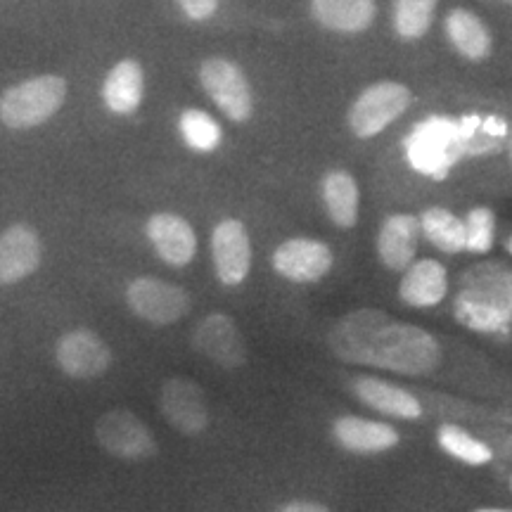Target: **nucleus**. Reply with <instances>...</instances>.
I'll use <instances>...</instances> for the list:
<instances>
[{"label":"nucleus","mask_w":512,"mask_h":512,"mask_svg":"<svg viewBox=\"0 0 512 512\" xmlns=\"http://www.w3.org/2000/svg\"><path fill=\"white\" fill-rule=\"evenodd\" d=\"M320 200L337 228H354L361 211V190L351 171L330 169L320 178Z\"/></svg>","instance_id":"nucleus-22"},{"label":"nucleus","mask_w":512,"mask_h":512,"mask_svg":"<svg viewBox=\"0 0 512 512\" xmlns=\"http://www.w3.org/2000/svg\"><path fill=\"white\" fill-rule=\"evenodd\" d=\"M67 100V81L57 74H41L15 83L0 95V124L12 131H27L46 124Z\"/></svg>","instance_id":"nucleus-3"},{"label":"nucleus","mask_w":512,"mask_h":512,"mask_svg":"<svg viewBox=\"0 0 512 512\" xmlns=\"http://www.w3.org/2000/svg\"><path fill=\"white\" fill-rule=\"evenodd\" d=\"M178 131H181L183 143L190 150L200 152V155H209L216 152L223 143L221 124L204 110H185L178 117Z\"/></svg>","instance_id":"nucleus-25"},{"label":"nucleus","mask_w":512,"mask_h":512,"mask_svg":"<svg viewBox=\"0 0 512 512\" xmlns=\"http://www.w3.org/2000/svg\"><path fill=\"white\" fill-rule=\"evenodd\" d=\"M437 444L441 446V451H446L448 456L465 465L479 467L494 460V451L484 441L472 437L463 427L451 425V422H446V425H441L437 430Z\"/></svg>","instance_id":"nucleus-26"},{"label":"nucleus","mask_w":512,"mask_h":512,"mask_svg":"<svg viewBox=\"0 0 512 512\" xmlns=\"http://www.w3.org/2000/svg\"><path fill=\"white\" fill-rule=\"evenodd\" d=\"M439 0H392V31L401 43H420L437 22Z\"/></svg>","instance_id":"nucleus-23"},{"label":"nucleus","mask_w":512,"mask_h":512,"mask_svg":"<svg viewBox=\"0 0 512 512\" xmlns=\"http://www.w3.org/2000/svg\"><path fill=\"white\" fill-rule=\"evenodd\" d=\"M465 223V252L486 254L496 240V214L489 207H475L467 211Z\"/></svg>","instance_id":"nucleus-27"},{"label":"nucleus","mask_w":512,"mask_h":512,"mask_svg":"<svg viewBox=\"0 0 512 512\" xmlns=\"http://www.w3.org/2000/svg\"><path fill=\"white\" fill-rule=\"evenodd\" d=\"M192 347L221 368H240L247 361V344L233 318L226 313H209L192 332Z\"/></svg>","instance_id":"nucleus-10"},{"label":"nucleus","mask_w":512,"mask_h":512,"mask_svg":"<svg viewBox=\"0 0 512 512\" xmlns=\"http://www.w3.org/2000/svg\"><path fill=\"white\" fill-rule=\"evenodd\" d=\"M202 91L214 102L216 110L233 124H245L254 114V91L245 69L223 55H211L197 69Z\"/></svg>","instance_id":"nucleus-5"},{"label":"nucleus","mask_w":512,"mask_h":512,"mask_svg":"<svg viewBox=\"0 0 512 512\" xmlns=\"http://www.w3.org/2000/svg\"><path fill=\"white\" fill-rule=\"evenodd\" d=\"M444 36L467 62H486L494 53V36L489 24L470 8H451L444 15Z\"/></svg>","instance_id":"nucleus-17"},{"label":"nucleus","mask_w":512,"mask_h":512,"mask_svg":"<svg viewBox=\"0 0 512 512\" xmlns=\"http://www.w3.org/2000/svg\"><path fill=\"white\" fill-rule=\"evenodd\" d=\"M126 304L140 320L157 325V328L178 323L190 311V297L181 285L162 278H150V275L128 283Z\"/></svg>","instance_id":"nucleus-6"},{"label":"nucleus","mask_w":512,"mask_h":512,"mask_svg":"<svg viewBox=\"0 0 512 512\" xmlns=\"http://www.w3.org/2000/svg\"><path fill=\"white\" fill-rule=\"evenodd\" d=\"M159 411L185 437H197L209 427V406L202 387L188 377H171L162 384Z\"/></svg>","instance_id":"nucleus-8"},{"label":"nucleus","mask_w":512,"mask_h":512,"mask_svg":"<svg viewBox=\"0 0 512 512\" xmlns=\"http://www.w3.org/2000/svg\"><path fill=\"white\" fill-rule=\"evenodd\" d=\"M174 3L181 10V15L195 24H204L214 19L221 8V0H174Z\"/></svg>","instance_id":"nucleus-28"},{"label":"nucleus","mask_w":512,"mask_h":512,"mask_svg":"<svg viewBox=\"0 0 512 512\" xmlns=\"http://www.w3.org/2000/svg\"><path fill=\"white\" fill-rule=\"evenodd\" d=\"M420 233L444 254L465 252V223L451 209L430 207L418 216Z\"/></svg>","instance_id":"nucleus-24"},{"label":"nucleus","mask_w":512,"mask_h":512,"mask_svg":"<svg viewBox=\"0 0 512 512\" xmlns=\"http://www.w3.org/2000/svg\"><path fill=\"white\" fill-rule=\"evenodd\" d=\"M448 292L446 266L434 259H418L406 266L399 283V299L413 309H432L444 302Z\"/></svg>","instance_id":"nucleus-21"},{"label":"nucleus","mask_w":512,"mask_h":512,"mask_svg":"<svg viewBox=\"0 0 512 512\" xmlns=\"http://www.w3.org/2000/svg\"><path fill=\"white\" fill-rule=\"evenodd\" d=\"M332 439L339 448L358 456L370 453H384L389 448L399 446V432L389 422L361 418V415H342L332 422Z\"/></svg>","instance_id":"nucleus-16"},{"label":"nucleus","mask_w":512,"mask_h":512,"mask_svg":"<svg viewBox=\"0 0 512 512\" xmlns=\"http://www.w3.org/2000/svg\"><path fill=\"white\" fill-rule=\"evenodd\" d=\"M43 261V242L27 223H15L0 233V285L29 278Z\"/></svg>","instance_id":"nucleus-15"},{"label":"nucleus","mask_w":512,"mask_h":512,"mask_svg":"<svg viewBox=\"0 0 512 512\" xmlns=\"http://www.w3.org/2000/svg\"><path fill=\"white\" fill-rule=\"evenodd\" d=\"M505 3H512V0H505Z\"/></svg>","instance_id":"nucleus-33"},{"label":"nucleus","mask_w":512,"mask_h":512,"mask_svg":"<svg viewBox=\"0 0 512 512\" xmlns=\"http://www.w3.org/2000/svg\"><path fill=\"white\" fill-rule=\"evenodd\" d=\"M211 261L221 285L238 287L252 268V240L238 219H226L211 230Z\"/></svg>","instance_id":"nucleus-11"},{"label":"nucleus","mask_w":512,"mask_h":512,"mask_svg":"<svg viewBox=\"0 0 512 512\" xmlns=\"http://www.w3.org/2000/svg\"><path fill=\"white\" fill-rule=\"evenodd\" d=\"M102 105L117 117H131L145 98V69L136 57H124L107 72L100 88Z\"/></svg>","instance_id":"nucleus-18"},{"label":"nucleus","mask_w":512,"mask_h":512,"mask_svg":"<svg viewBox=\"0 0 512 512\" xmlns=\"http://www.w3.org/2000/svg\"><path fill=\"white\" fill-rule=\"evenodd\" d=\"M413 91L401 81L382 79L356 95L347 112V126L358 140H370L387 131L411 110Z\"/></svg>","instance_id":"nucleus-4"},{"label":"nucleus","mask_w":512,"mask_h":512,"mask_svg":"<svg viewBox=\"0 0 512 512\" xmlns=\"http://www.w3.org/2000/svg\"><path fill=\"white\" fill-rule=\"evenodd\" d=\"M351 392L361 403L373 411L396 420H418L422 418V403L408 389L380 380L373 375H358L351 380Z\"/></svg>","instance_id":"nucleus-19"},{"label":"nucleus","mask_w":512,"mask_h":512,"mask_svg":"<svg viewBox=\"0 0 512 512\" xmlns=\"http://www.w3.org/2000/svg\"><path fill=\"white\" fill-rule=\"evenodd\" d=\"M505 249H508V252L512 254V235L508 238V242H505Z\"/></svg>","instance_id":"nucleus-31"},{"label":"nucleus","mask_w":512,"mask_h":512,"mask_svg":"<svg viewBox=\"0 0 512 512\" xmlns=\"http://www.w3.org/2000/svg\"><path fill=\"white\" fill-rule=\"evenodd\" d=\"M95 441L121 460H147L157 453L155 434L126 408H114L95 422Z\"/></svg>","instance_id":"nucleus-7"},{"label":"nucleus","mask_w":512,"mask_h":512,"mask_svg":"<svg viewBox=\"0 0 512 512\" xmlns=\"http://www.w3.org/2000/svg\"><path fill=\"white\" fill-rule=\"evenodd\" d=\"M477 512H512V510H503V508H484V510H477Z\"/></svg>","instance_id":"nucleus-30"},{"label":"nucleus","mask_w":512,"mask_h":512,"mask_svg":"<svg viewBox=\"0 0 512 512\" xmlns=\"http://www.w3.org/2000/svg\"><path fill=\"white\" fill-rule=\"evenodd\" d=\"M328 347L339 361L399 375L432 373L441 358V347L432 332L401 323L377 309H361L337 320L328 335Z\"/></svg>","instance_id":"nucleus-1"},{"label":"nucleus","mask_w":512,"mask_h":512,"mask_svg":"<svg viewBox=\"0 0 512 512\" xmlns=\"http://www.w3.org/2000/svg\"><path fill=\"white\" fill-rule=\"evenodd\" d=\"M510 159H512V140H510Z\"/></svg>","instance_id":"nucleus-32"},{"label":"nucleus","mask_w":512,"mask_h":512,"mask_svg":"<svg viewBox=\"0 0 512 512\" xmlns=\"http://www.w3.org/2000/svg\"><path fill=\"white\" fill-rule=\"evenodd\" d=\"M332 261H335V256L325 242L313 238H292L275 247L271 264L280 278L290 280V283L309 285L318 283L320 278L330 273Z\"/></svg>","instance_id":"nucleus-12"},{"label":"nucleus","mask_w":512,"mask_h":512,"mask_svg":"<svg viewBox=\"0 0 512 512\" xmlns=\"http://www.w3.org/2000/svg\"><path fill=\"white\" fill-rule=\"evenodd\" d=\"M510 484H512V482H510Z\"/></svg>","instance_id":"nucleus-34"},{"label":"nucleus","mask_w":512,"mask_h":512,"mask_svg":"<svg viewBox=\"0 0 512 512\" xmlns=\"http://www.w3.org/2000/svg\"><path fill=\"white\" fill-rule=\"evenodd\" d=\"M420 219L415 214H392L377 233V256L389 271H406L420 245Z\"/></svg>","instance_id":"nucleus-20"},{"label":"nucleus","mask_w":512,"mask_h":512,"mask_svg":"<svg viewBox=\"0 0 512 512\" xmlns=\"http://www.w3.org/2000/svg\"><path fill=\"white\" fill-rule=\"evenodd\" d=\"M470 271L456 299V316L472 330H498L512 318V268L486 264Z\"/></svg>","instance_id":"nucleus-2"},{"label":"nucleus","mask_w":512,"mask_h":512,"mask_svg":"<svg viewBox=\"0 0 512 512\" xmlns=\"http://www.w3.org/2000/svg\"><path fill=\"white\" fill-rule=\"evenodd\" d=\"M278 512H330V510L325 508V505L313 503V501H292V503H285Z\"/></svg>","instance_id":"nucleus-29"},{"label":"nucleus","mask_w":512,"mask_h":512,"mask_svg":"<svg viewBox=\"0 0 512 512\" xmlns=\"http://www.w3.org/2000/svg\"><path fill=\"white\" fill-rule=\"evenodd\" d=\"M145 235L164 264L185 268L197 256V235L183 216L171 211L152 214L145 223Z\"/></svg>","instance_id":"nucleus-14"},{"label":"nucleus","mask_w":512,"mask_h":512,"mask_svg":"<svg viewBox=\"0 0 512 512\" xmlns=\"http://www.w3.org/2000/svg\"><path fill=\"white\" fill-rule=\"evenodd\" d=\"M57 366L74 380H93L105 375L112 366V351L93 330L76 328L60 337L55 347Z\"/></svg>","instance_id":"nucleus-9"},{"label":"nucleus","mask_w":512,"mask_h":512,"mask_svg":"<svg viewBox=\"0 0 512 512\" xmlns=\"http://www.w3.org/2000/svg\"><path fill=\"white\" fill-rule=\"evenodd\" d=\"M311 22L335 36H361L375 27L380 17L377 0H309Z\"/></svg>","instance_id":"nucleus-13"}]
</instances>
